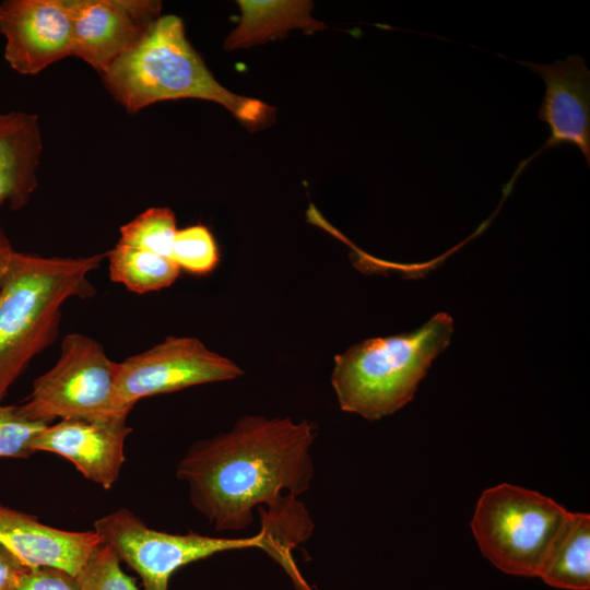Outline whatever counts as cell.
<instances>
[{"label": "cell", "instance_id": "cell-21", "mask_svg": "<svg viewBox=\"0 0 590 590\" xmlns=\"http://www.w3.org/2000/svg\"><path fill=\"white\" fill-rule=\"evenodd\" d=\"M47 423L26 418L17 405L0 403V458H26L35 436Z\"/></svg>", "mask_w": 590, "mask_h": 590}, {"label": "cell", "instance_id": "cell-13", "mask_svg": "<svg viewBox=\"0 0 590 590\" xmlns=\"http://www.w3.org/2000/svg\"><path fill=\"white\" fill-rule=\"evenodd\" d=\"M102 543L94 531H68L0 504V544L27 566H51L76 577Z\"/></svg>", "mask_w": 590, "mask_h": 590}, {"label": "cell", "instance_id": "cell-7", "mask_svg": "<svg viewBox=\"0 0 590 590\" xmlns=\"http://www.w3.org/2000/svg\"><path fill=\"white\" fill-rule=\"evenodd\" d=\"M94 531L120 560L140 576L143 590H167L169 578L177 569L216 553L250 547L270 551L269 536L263 529L245 538H219L194 532L174 534L149 528L127 508L97 519Z\"/></svg>", "mask_w": 590, "mask_h": 590}, {"label": "cell", "instance_id": "cell-11", "mask_svg": "<svg viewBox=\"0 0 590 590\" xmlns=\"http://www.w3.org/2000/svg\"><path fill=\"white\" fill-rule=\"evenodd\" d=\"M523 64L539 73L545 83V94L538 116L548 125L550 138L540 150L520 163L511 180L539 154L563 144L578 148L589 166L590 73L583 59L574 55L554 64Z\"/></svg>", "mask_w": 590, "mask_h": 590}, {"label": "cell", "instance_id": "cell-10", "mask_svg": "<svg viewBox=\"0 0 590 590\" xmlns=\"http://www.w3.org/2000/svg\"><path fill=\"white\" fill-rule=\"evenodd\" d=\"M3 57L12 70L35 75L73 55L68 0H4L0 3Z\"/></svg>", "mask_w": 590, "mask_h": 590}, {"label": "cell", "instance_id": "cell-20", "mask_svg": "<svg viewBox=\"0 0 590 590\" xmlns=\"http://www.w3.org/2000/svg\"><path fill=\"white\" fill-rule=\"evenodd\" d=\"M81 590H139L120 566L114 550L103 542L92 552L76 576Z\"/></svg>", "mask_w": 590, "mask_h": 590}, {"label": "cell", "instance_id": "cell-9", "mask_svg": "<svg viewBox=\"0 0 590 590\" xmlns=\"http://www.w3.org/2000/svg\"><path fill=\"white\" fill-rule=\"evenodd\" d=\"M73 55L101 75L133 49L162 15L155 0H68Z\"/></svg>", "mask_w": 590, "mask_h": 590}, {"label": "cell", "instance_id": "cell-5", "mask_svg": "<svg viewBox=\"0 0 590 590\" xmlns=\"http://www.w3.org/2000/svg\"><path fill=\"white\" fill-rule=\"evenodd\" d=\"M568 515L547 496L503 483L482 493L471 528L481 553L497 569L538 577Z\"/></svg>", "mask_w": 590, "mask_h": 590}, {"label": "cell", "instance_id": "cell-17", "mask_svg": "<svg viewBox=\"0 0 590 590\" xmlns=\"http://www.w3.org/2000/svg\"><path fill=\"white\" fill-rule=\"evenodd\" d=\"M105 255L110 280L137 294L168 287L180 273L170 258L120 243Z\"/></svg>", "mask_w": 590, "mask_h": 590}, {"label": "cell", "instance_id": "cell-14", "mask_svg": "<svg viewBox=\"0 0 590 590\" xmlns=\"http://www.w3.org/2000/svg\"><path fill=\"white\" fill-rule=\"evenodd\" d=\"M43 151L39 118L30 113H0V206L27 204L38 186Z\"/></svg>", "mask_w": 590, "mask_h": 590}, {"label": "cell", "instance_id": "cell-19", "mask_svg": "<svg viewBox=\"0 0 590 590\" xmlns=\"http://www.w3.org/2000/svg\"><path fill=\"white\" fill-rule=\"evenodd\" d=\"M170 259L180 270L205 275L215 269L220 255L212 233L198 224L177 231Z\"/></svg>", "mask_w": 590, "mask_h": 590}, {"label": "cell", "instance_id": "cell-24", "mask_svg": "<svg viewBox=\"0 0 590 590\" xmlns=\"http://www.w3.org/2000/svg\"><path fill=\"white\" fill-rule=\"evenodd\" d=\"M14 249L4 231L0 227V286L9 269Z\"/></svg>", "mask_w": 590, "mask_h": 590}, {"label": "cell", "instance_id": "cell-23", "mask_svg": "<svg viewBox=\"0 0 590 590\" xmlns=\"http://www.w3.org/2000/svg\"><path fill=\"white\" fill-rule=\"evenodd\" d=\"M25 567L27 565L0 544V590H10Z\"/></svg>", "mask_w": 590, "mask_h": 590}, {"label": "cell", "instance_id": "cell-8", "mask_svg": "<svg viewBox=\"0 0 590 590\" xmlns=\"http://www.w3.org/2000/svg\"><path fill=\"white\" fill-rule=\"evenodd\" d=\"M231 359L192 337H168L118 363L116 401L128 413L143 398L241 376Z\"/></svg>", "mask_w": 590, "mask_h": 590}, {"label": "cell", "instance_id": "cell-15", "mask_svg": "<svg viewBox=\"0 0 590 590\" xmlns=\"http://www.w3.org/2000/svg\"><path fill=\"white\" fill-rule=\"evenodd\" d=\"M238 26L227 36V50L248 48L281 36L292 28L315 32L326 26L310 12L312 2L303 0H239Z\"/></svg>", "mask_w": 590, "mask_h": 590}, {"label": "cell", "instance_id": "cell-6", "mask_svg": "<svg viewBox=\"0 0 590 590\" xmlns=\"http://www.w3.org/2000/svg\"><path fill=\"white\" fill-rule=\"evenodd\" d=\"M118 363L104 347L82 333L66 335L56 364L37 377L32 392L17 405L31 421L50 424L54 420L127 418L116 401Z\"/></svg>", "mask_w": 590, "mask_h": 590}, {"label": "cell", "instance_id": "cell-16", "mask_svg": "<svg viewBox=\"0 0 590 590\" xmlns=\"http://www.w3.org/2000/svg\"><path fill=\"white\" fill-rule=\"evenodd\" d=\"M565 590L590 589V516L569 512L538 576Z\"/></svg>", "mask_w": 590, "mask_h": 590}, {"label": "cell", "instance_id": "cell-3", "mask_svg": "<svg viewBox=\"0 0 590 590\" xmlns=\"http://www.w3.org/2000/svg\"><path fill=\"white\" fill-rule=\"evenodd\" d=\"M102 79L113 97L133 114L157 102L181 98L220 104L249 125H259L273 113L266 103L221 85L187 39L182 20L173 14L161 15Z\"/></svg>", "mask_w": 590, "mask_h": 590}, {"label": "cell", "instance_id": "cell-2", "mask_svg": "<svg viewBox=\"0 0 590 590\" xmlns=\"http://www.w3.org/2000/svg\"><path fill=\"white\" fill-rule=\"evenodd\" d=\"M104 259L105 253L46 258L14 251L0 286V403L57 338L63 304L94 295L88 275Z\"/></svg>", "mask_w": 590, "mask_h": 590}, {"label": "cell", "instance_id": "cell-1", "mask_svg": "<svg viewBox=\"0 0 590 590\" xmlns=\"http://www.w3.org/2000/svg\"><path fill=\"white\" fill-rule=\"evenodd\" d=\"M315 425L245 415L228 432L194 442L176 468L193 507L217 531H241L253 509H274L306 493L314 479Z\"/></svg>", "mask_w": 590, "mask_h": 590}, {"label": "cell", "instance_id": "cell-18", "mask_svg": "<svg viewBox=\"0 0 590 590\" xmlns=\"http://www.w3.org/2000/svg\"><path fill=\"white\" fill-rule=\"evenodd\" d=\"M177 231L170 209L150 208L120 227L117 243L170 258Z\"/></svg>", "mask_w": 590, "mask_h": 590}, {"label": "cell", "instance_id": "cell-4", "mask_svg": "<svg viewBox=\"0 0 590 590\" xmlns=\"http://www.w3.org/2000/svg\"><path fill=\"white\" fill-rule=\"evenodd\" d=\"M452 332V318L440 312L413 332L368 339L337 355L331 384L341 410L375 421L403 408Z\"/></svg>", "mask_w": 590, "mask_h": 590}, {"label": "cell", "instance_id": "cell-12", "mask_svg": "<svg viewBox=\"0 0 590 590\" xmlns=\"http://www.w3.org/2000/svg\"><path fill=\"white\" fill-rule=\"evenodd\" d=\"M132 428L127 418L59 420L33 439L32 450L52 452L69 460L87 480L109 489L125 462V442Z\"/></svg>", "mask_w": 590, "mask_h": 590}, {"label": "cell", "instance_id": "cell-22", "mask_svg": "<svg viewBox=\"0 0 590 590\" xmlns=\"http://www.w3.org/2000/svg\"><path fill=\"white\" fill-rule=\"evenodd\" d=\"M10 590H81L76 577L51 566H27Z\"/></svg>", "mask_w": 590, "mask_h": 590}]
</instances>
